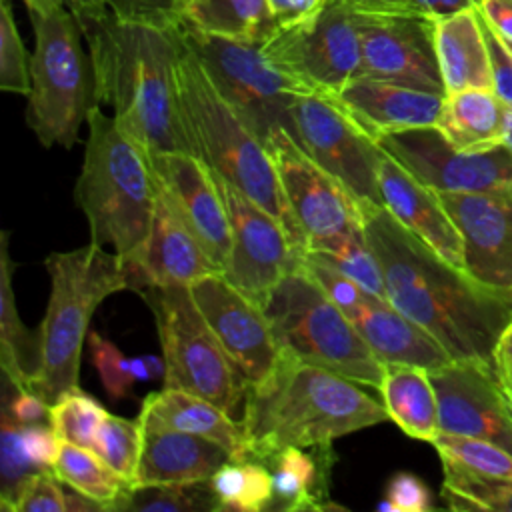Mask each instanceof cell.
<instances>
[{
	"label": "cell",
	"instance_id": "cell-48",
	"mask_svg": "<svg viewBox=\"0 0 512 512\" xmlns=\"http://www.w3.org/2000/svg\"><path fill=\"white\" fill-rule=\"evenodd\" d=\"M22 442L24 448L30 456V460L40 468V470H52V464L58 458L62 440L50 426V422L42 424H28L22 426Z\"/></svg>",
	"mask_w": 512,
	"mask_h": 512
},
{
	"label": "cell",
	"instance_id": "cell-10",
	"mask_svg": "<svg viewBox=\"0 0 512 512\" xmlns=\"http://www.w3.org/2000/svg\"><path fill=\"white\" fill-rule=\"evenodd\" d=\"M172 26L200 60L218 92L264 142L278 128L290 130L292 104L310 90L276 68L264 56L262 46L212 36L182 22Z\"/></svg>",
	"mask_w": 512,
	"mask_h": 512
},
{
	"label": "cell",
	"instance_id": "cell-49",
	"mask_svg": "<svg viewBox=\"0 0 512 512\" xmlns=\"http://www.w3.org/2000/svg\"><path fill=\"white\" fill-rule=\"evenodd\" d=\"M480 0H396L386 12L440 20L468 8H476Z\"/></svg>",
	"mask_w": 512,
	"mask_h": 512
},
{
	"label": "cell",
	"instance_id": "cell-18",
	"mask_svg": "<svg viewBox=\"0 0 512 512\" xmlns=\"http://www.w3.org/2000/svg\"><path fill=\"white\" fill-rule=\"evenodd\" d=\"M190 292L246 388L264 380L280 356V346L264 308L232 286L220 272L192 282Z\"/></svg>",
	"mask_w": 512,
	"mask_h": 512
},
{
	"label": "cell",
	"instance_id": "cell-1",
	"mask_svg": "<svg viewBox=\"0 0 512 512\" xmlns=\"http://www.w3.org/2000/svg\"><path fill=\"white\" fill-rule=\"evenodd\" d=\"M360 210L390 304L436 338L452 360L494 364L498 340L512 326V290L482 284L450 264L382 204L360 202Z\"/></svg>",
	"mask_w": 512,
	"mask_h": 512
},
{
	"label": "cell",
	"instance_id": "cell-32",
	"mask_svg": "<svg viewBox=\"0 0 512 512\" xmlns=\"http://www.w3.org/2000/svg\"><path fill=\"white\" fill-rule=\"evenodd\" d=\"M14 262L8 252V232L0 234V368L2 374L18 388L28 390L40 364L38 332H30L20 320L12 290Z\"/></svg>",
	"mask_w": 512,
	"mask_h": 512
},
{
	"label": "cell",
	"instance_id": "cell-5",
	"mask_svg": "<svg viewBox=\"0 0 512 512\" xmlns=\"http://www.w3.org/2000/svg\"><path fill=\"white\" fill-rule=\"evenodd\" d=\"M176 74L180 112L192 154L274 214L288 228L294 244L306 248V238L290 212L266 142L226 102L182 38Z\"/></svg>",
	"mask_w": 512,
	"mask_h": 512
},
{
	"label": "cell",
	"instance_id": "cell-24",
	"mask_svg": "<svg viewBox=\"0 0 512 512\" xmlns=\"http://www.w3.org/2000/svg\"><path fill=\"white\" fill-rule=\"evenodd\" d=\"M344 110L374 138L436 126L442 94L356 76L332 94Z\"/></svg>",
	"mask_w": 512,
	"mask_h": 512
},
{
	"label": "cell",
	"instance_id": "cell-44",
	"mask_svg": "<svg viewBox=\"0 0 512 512\" xmlns=\"http://www.w3.org/2000/svg\"><path fill=\"white\" fill-rule=\"evenodd\" d=\"M12 512H68L64 484L48 470H38L20 490Z\"/></svg>",
	"mask_w": 512,
	"mask_h": 512
},
{
	"label": "cell",
	"instance_id": "cell-35",
	"mask_svg": "<svg viewBox=\"0 0 512 512\" xmlns=\"http://www.w3.org/2000/svg\"><path fill=\"white\" fill-rule=\"evenodd\" d=\"M88 346L92 354V364L102 380L106 394L112 400L128 396L136 382L154 380L164 376V358L156 354H144L136 358H126L120 348L106 340L98 332L88 334Z\"/></svg>",
	"mask_w": 512,
	"mask_h": 512
},
{
	"label": "cell",
	"instance_id": "cell-12",
	"mask_svg": "<svg viewBox=\"0 0 512 512\" xmlns=\"http://www.w3.org/2000/svg\"><path fill=\"white\" fill-rule=\"evenodd\" d=\"M262 52L310 92L336 94L360 72L356 8L348 0H328L310 20L278 28Z\"/></svg>",
	"mask_w": 512,
	"mask_h": 512
},
{
	"label": "cell",
	"instance_id": "cell-25",
	"mask_svg": "<svg viewBox=\"0 0 512 512\" xmlns=\"http://www.w3.org/2000/svg\"><path fill=\"white\" fill-rule=\"evenodd\" d=\"M228 460V450L214 440L140 422V456L132 488L208 482Z\"/></svg>",
	"mask_w": 512,
	"mask_h": 512
},
{
	"label": "cell",
	"instance_id": "cell-45",
	"mask_svg": "<svg viewBox=\"0 0 512 512\" xmlns=\"http://www.w3.org/2000/svg\"><path fill=\"white\" fill-rule=\"evenodd\" d=\"M386 498L394 512H428L432 510V494L428 486L412 472H396L388 486Z\"/></svg>",
	"mask_w": 512,
	"mask_h": 512
},
{
	"label": "cell",
	"instance_id": "cell-55",
	"mask_svg": "<svg viewBox=\"0 0 512 512\" xmlns=\"http://www.w3.org/2000/svg\"><path fill=\"white\" fill-rule=\"evenodd\" d=\"M504 146L512 152V110L508 114V120H506V130H504Z\"/></svg>",
	"mask_w": 512,
	"mask_h": 512
},
{
	"label": "cell",
	"instance_id": "cell-47",
	"mask_svg": "<svg viewBox=\"0 0 512 512\" xmlns=\"http://www.w3.org/2000/svg\"><path fill=\"white\" fill-rule=\"evenodd\" d=\"M182 0H106L108 8L122 18H138L172 26Z\"/></svg>",
	"mask_w": 512,
	"mask_h": 512
},
{
	"label": "cell",
	"instance_id": "cell-2",
	"mask_svg": "<svg viewBox=\"0 0 512 512\" xmlns=\"http://www.w3.org/2000/svg\"><path fill=\"white\" fill-rule=\"evenodd\" d=\"M94 68L96 102L150 156L190 152L180 96V38L174 26L122 18L110 8L78 18Z\"/></svg>",
	"mask_w": 512,
	"mask_h": 512
},
{
	"label": "cell",
	"instance_id": "cell-31",
	"mask_svg": "<svg viewBox=\"0 0 512 512\" xmlns=\"http://www.w3.org/2000/svg\"><path fill=\"white\" fill-rule=\"evenodd\" d=\"M174 22L256 46H264L280 28L268 0H182Z\"/></svg>",
	"mask_w": 512,
	"mask_h": 512
},
{
	"label": "cell",
	"instance_id": "cell-28",
	"mask_svg": "<svg viewBox=\"0 0 512 512\" xmlns=\"http://www.w3.org/2000/svg\"><path fill=\"white\" fill-rule=\"evenodd\" d=\"M434 44L446 94L492 90V60L478 8L434 20Z\"/></svg>",
	"mask_w": 512,
	"mask_h": 512
},
{
	"label": "cell",
	"instance_id": "cell-30",
	"mask_svg": "<svg viewBox=\"0 0 512 512\" xmlns=\"http://www.w3.org/2000/svg\"><path fill=\"white\" fill-rule=\"evenodd\" d=\"M388 418L410 438L434 442L440 434L438 398L430 370L416 364H384L380 390Z\"/></svg>",
	"mask_w": 512,
	"mask_h": 512
},
{
	"label": "cell",
	"instance_id": "cell-53",
	"mask_svg": "<svg viewBox=\"0 0 512 512\" xmlns=\"http://www.w3.org/2000/svg\"><path fill=\"white\" fill-rule=\"evenodd\" d=\"M22 2H28V0H22ZM44 2H52V4L68 8L70 12L76 14V18L86 16V14H96V12H102L108 8L106 0H44Z\"/></svg>",
	"mask_w": 512,
	"mask_h": 512
},
{
	"label": "cell",
	"instance_id": "cell-17",
	"mask_svg": "<svg viewBox=\"0 0 512 512\" xmlns=\"http://www.w3.org/2000/svg\"><path fill=\"white\" fill-rule=\"evenodd\" d=\"M378 144L436 192L512 190V152L504 144L486 152H460L434 126L388 134Z\"/></svg>",
	"mask_w": 512,
	"mask_h": 512
},
{
	"label": "cell",
	"instance_id": "cell-9",
	"mask_svg": "<svg viewBox=\"0 0 512 512\" xmlns=\"http://www.w3.org/2000/svg\"><path fill=\"white\" fill-rule=\"evenodd\" d=\"M164 358V386L198 394L236 416L246 384L202 316L188 284L146 286Z\"/></svg>",
	"mask_w": 512,
	"mask_h": 512
},
{
	"label": "cell",
	"instance_id": "cell-16",
	"mask_svg": "<svg viewBox=\"0 0 512 512\" xmlns=\"http://www.w3.org/2000/svg\"><path fill=\"white\" fill-rule=\"evenodd\" d=\"M360 34L358 76L446 96L434 44V20L356 10Z\"/></svg>",
	"mask_w": 512,
	"mask_h": 512
},
{
	"label": "cell",
	"instance_id": "cell-41",
	"mask_svg": "<svg viewBox=\"0 0 512 512\" xmlns=\"http://www.w3.org/2000/svg\"><path fill=\"white\" fill-rule=\"evenodd\" d=\"M0 418V508L12 512L20 490L40 468L30 460L24 448L22 424H18L4 406L0 408Z\"/></svg>",
	"mask_w": 512,
	"mask_h": 512
},
{
	"label": "cell",
	"instance_id": "cell-3",
	"mask_svg": "<svg viewBox=\"0 0 512 512\" xmlns=\"http://www.w3.org/2000/svg\"><path fill=\"white\" fill-rule=\"evenodd\" d=\"M386 420L384 404L362 384L286 350L264 380L246 388L240 418L248 458L260 462L284 448L332 444Z\"/></svg>",
	"mask_w": 512,
	"mask_h": 512
},
{
	"label": "cell",
	"instance_id": "cell-51",
	"mask_svg": "<svg viewBox=\"0 0 512 512\" xmlns=\"http://www.w3.org/2000/svg\"><path fill=\"white\" fill-rule=\"evenodd\" d=\"M476 8L482 20L512 50V0H480Z\"/></svg>",
	"mask_w": 512,
	"mask_h": 512
},
{
	"label": "cell",
	"instance_id": "cell-54",
	"mask_svg": "<svg viewBox=\"0 0 512 512\" xmlns=\"http://www.w3.org/2000/svg\"><path fill=\"white\" fill-rule=\"evenodd\" d=\"M356 10L366 12H386L396 0H348Z\"/></svg>",
	"mask_w": 512,
	"mask_h": 512
},
{
	"label": "cell",
	"instance_id": "cell-20",
	"mask_svg": "<svg viewBox=\"0 0 512 512\" xmlns=\"http://www.w3.org/2000/svg\"><path fill=\"white\" fill-rule=\"evenodd\" d=\"M464 242V270L512 290V190L438 192Z\"/></svg>",
	"mask_w": 512,
	"mask_h": 512
},
{
	"label": "cell",
	"instance_id": "cell-11",
	"mask_svg": "<svg viewBox=\"0 0 512 512\" xmlns=\"http://www.w3.org/2000/svg\"><path fill=\"white\" fill-rule=\"evenodd\" d=\"M288 134L358 202L382 204L378 168L384 148L332 94H300L290 110Z\"/></svg>",
	"mask_w": 512,
	"mask_h": 512
},
{
	"label": "cell",
	"instance_id": "cell-15",
	"mask_svg": "<svg viewBox=\"0 0 512 512\" xmlns=\"http://www.w3.org/2000/svg\"><path fill=\"white\" fill-rule=\"evenodd\" d=\"M266 146L290 212L306 238V248L364 230L360 202L316 164L284 128L274 130Z\"/></svg>",
	"mask_w": 512,
	"mask_h": 512
},
{
	"label": "cell",
	"instance_id": "cell-26",
	"mask_svg": "<svg viewBox=\"0 0 512 512\" xmlns=\"http://www.w3.org/2000/svg\"><path fill=\"white\" fill-rule=\"evenodd\" d=\"M138 420L204 436L224 446L232 460H250L242 422L198 394L164 386L142 400Z\"/></svg>",
	"mask_w": 512,
	"mask_h": 512
},
{
	"label": "cell",
	"instance_id": "cell-39",
	"mask_svg": "<svg viewBox=\"0 0 512 512\" xmlns=\"http://www.w3.org/2000/svg\"><path fill=\"white\" fill-rule=\"evenodd\" d=\"M306 250H312L324 256L330 264H334L342 274L358 282L362 288H366L376 296L386 298L380 264L364 236V230L326 240Z\"/></svg>",
	"mask_w": 512,
	"mask_h": 512
},
{
	"label": "cell",
	"instance_id": "cell-14",
	"mask_svg": "<svg viewBox=\"0 0 512 512\" xmlns=\"http://www.w3.org/2000/svg\"><path fill=\"white\" fill-rule=\"evenodd\" d=\"M212 174L230 218L232 236L222 274L232 286L264 308L276 284L300 266L306 248L294 244L288 228L274 214L216 172Z\"/></svg>",
	"mask_w": 512,
	"mask_h": 512
},
{
	"label": "cell",
	"instance_id": "cell-6",
	"mask_svg": "<svg viewBox=\"0 0 512 512\" xmlns=\"http://www.w3.org/2000/svg\"><path fill=\"white\" fill-rule=\"evenodd\" d=\"M50 296L38 332L40 364L28 390L52 404L78 388L82 344L96 308L114 292L132 290L130 266L104 246L90 242L44 260Z\"/></svg>",
	"mask_w": 512,
	"mask_h": 512
},
{
	"label": "cell",
	"instance_id": "cell-4",
	"mask_svg": "<svg viewBox=\"0 0 512 512\" xmlns=\"http://www.w3.org/2000/svg\"><path fill=\"white\" fill-rule=\"evenodd\" d=\"M76 180V204L88 220L90 238L134 268L146 248L156 208V176L148 152L94 104Z\"/></svg>",
	"mask_w": 512,
	"mask_h": 512
},
{
	"label": "cell",
	"instance_id": "cell-56",
	"mask_svg": "<svg viewBox=\"0 0 512 512\" xmlns=\"http://www.w3.org/2000/svg\"><path fill=\"white\" fill-rule=\"evenodd\" d=\"M502 390H504V388H502ZM504 398H506V404H508V408H510V414H512V394L504 390Z\"/></svg>",
	"mask_w": 512,
	"mask_h": 512
},
{
	"label": "cell",
	"instance_id": "cell-22",
	"mask_svg": "<svg viewBox=\"0 0 512 512\" xmlns=\"http://www.w3.org/2000/svg\"><path fill=\"white\" fill-rule=\"evenodd\" d=\"M382 206L414 236L450 264L464 268L462 234L444 208L440 194L420 182L386 150L378 168Z\"/></svg>",
	"mask_w": 512,
	"mask_h": 512
},
{
	"label": "cell",
	"instance_id": "cell-36",
	"mask_svg": "<svg viewBox=\"0 0 512 512\" xmlns=\"http://www.w3.org/2000/svg\"><path fill=\"white\" fill-rule=\"evenodd\" d=\"M440 462L444 472L442 498L448 508L458 512H512V480L486 478L454 462Z\"/></svg>",
	"mask_w": 512,
	"mask_h": 512
},
{
	"label": "cell",
	"instance_id": "cell-27",
	"mask_svg": "<svg viewBox=\"0 0 512 512\" xmlns=\"http://www.w3.org/2000/svg\"><path fill=\"white\" fill-rule=\"evenodd\" d=\"M336 460L332 444L310 448L290 446L264 462L272 472V502L268 510L304 512V510H338L330 502L328 480Z\"/></svg>",
	"mask_w": 512,
	"mask_h": 512
},
{
	"label": "cell",
	"instance_id": "cell-42",
	"mask_svg": "<svg viewBox=\"0 0 512 512\" xmlns=\"http://www.w3.org/2000/svg\"><path fill=\"white\" fill-rule=\"evenodd\" d=\"M92 450L132 486L140 456L138 418L126 420L114 414H106L96 430Z\"/></svg>",
	"mask_w": 512,
	"mask_h": 512
},
{
	"label": "cell",
	"instance_id": "cell-29",
	"mask_svg": "<svg viewBox=\"0 0 512 512\" xmlns=\"http://www.w3.org/2000/svg\"><path fill=\"white\" fill-rule=\"evenodd\" d=\"M508 114L494 90L470 88L444 96L434 128L460 152H486L504 144Z\"/></svg>",
	"mask_w": 512,
	"mask_h": 512
},
{
	"label": "cell",
	"instance_id": "cell-21",
	"mask_svg": "<svg viewBox=\"0 0 512 512\" xmlns=\"http://www.w3.org/2000/svg\"><path fill=\"white\" fill-rule=\"evenodd\" d=\"M150 162L158 184L222 274L232 236L230 218L212 170L190 152H160L152 154Z\"/></svg>",
	"mask_w": 512,
	"mask_h": 512
},
{
	"label": "cell",
	"instance_id": "cell-23",
	"mask_svg": "<svg viewBox=\"0 0 512 512\" xmlns=\"http://www.w3.org/2000/svg\"><path fill=\"white\" fill-rule=\"evenodd\" d=\"M132 272V290L146 286L192 284L218 272L156 180V208L146 248Z\"/></svg>",
	"mask_w": 512,
	"mask_h": 512
},
{
	"label": "cell",
	"instance_id": "cell-19",
	"mask_svg": "<svg viewBox=\"0 0 512 512\" xmlns=\"http://www.w3.org/2000/svg\"><path fill=\"white\" fill-rule=\"evenodd\" d=\"M440 432L482 438L512 452V414L496 368L482 360H452L430 370Z\"/></svg>",
	"mask_w": 512,
	"mask_h": 512
},
{
	"label": "cell",
	"instance_id": "cell-13",
	"mask_svg": "<svg viewBox=\"0 0 512 512\" xmlns=\"http://www.w3.org/2000/svg\"><path fill=\"white\" fill-rule=\"evenodd\" d=\"M300 266L342 308L382 364H416L436 370L452 362L444 346L392 306L388 298L368 292L324 256L304 250Z\"/></svg>",
	"mask_w": 512,
	"mask_h": 512
},
{
	"label": "cell",
	"instance_id": "cell-8",
	"mask_svg": "<svg viewBox=\"0 0 512 512\" xmlns=\"http://www.w3.org/2000/svg\"><path fill=\"white\" fill-rule=\"evenodd\" d=\"M264 312L280 350L380 390L384 364L342 308L302 266L276 284Z\"/></svg>",
	"mask_w": 512,
	"mask_h": 512
},
{
	"label": "cell",
	"instance_id": "cell-46",
	"mask_svg": "<svg viewBox=\"0 0 512 512\" xmlns=\"http://www.w3.org/2000/svg\"><path fill=\"white\" fill-rule=\"evenodd\" d=\"M482 28H484V36H486V44L492 60V90L512 110V50L494 34V30L484 20H482Z\"/></svg>",
	"mask_w": 512,
	"mask_h": 512
},
{
	"label": "cell",
	"instance_id": "cell-50",
	"mask_svg": "<svg viewBox=\"0 0 512 512\" xmlns=\"http://www.w3.org/2000/svg\"><path fill=\"white\" fill-rule=\"evenodd\" d=\"M280 28L296 26L316 16L328 0H268Z\"/></svg>",
	"mask_w": 512,
	"mask_h": 512
},
{
	"label": "cell",
	"instance_id": "cell-7",
	"mask_svg": "<svg viewBox=\"0 0 512 512\" xmlns=\"http://www.w3.org/2000/svg\"><path fill=\"white\" fill-rule=\"evenodd\" d=\"M32 30L26 122L44 148H72L96 102L94 68L82 26L64 6L24 2Z\"/></svg>",
	"mask_w": 512,
	"mask_h": 512
},
{
	"label": "cell",
	"instance_id": "cell-33",
	"mask_svg": "<svg viewBox=\"0 0 512 512\" xmlns=\"http://www.w3.org/2000/svg\"><path fill=\"white\" fill-rule=\"evenodd\" d=\"M52 472L64 486L102 504L104 510H118L122 498L132 488L94 450L70 442H62Z\"/></svg>",
	"mask_w": 512,
	"mask_h": 512
},
{
	"label": "cell",
	"instance_id": "cell-34",
	"mask_svg": "<svg viewBox=\"0 0 512 512\" xmlns=\"http://www.w3.org/2000/svg\"><path fill=\"white\" fill-rule=\"evenodd\" d=\"M220 510L262 512L272 502V472L260 460H228L208 480Z\"/></svg>",
	"mask_w": 512,
	"mask_h": 512
},
{
	"label": "cell",
	"instance_id": "cell-40",
	"mask_svg": "<svg viewBox=\"0 0 512 512\" xmlns=\"http://www.w3.org/2000/svg\"><path fill=\"white\" fill-rule=\"evenodd\" d=\"M108 412L80 386L58 396L48 410V422L62 442L92 450L94 436Z\"/></svg>",
	"mask_w": 512,
	"mask_h": 512
},
{
	"label": "cell",
	"instance_id": "cell-43",
	"mask_svg": "<svg viewBox=\"0 0 512 512\" xmlns=\"http://www.w3.org/2000/svg\"><path fill=\"white\" fill-rule=\"evenodd\" d=\"M0 88L22 96L30 92V56L8 0H0Z\"/></svg>",
	"mask_w": 512,
	"mask_h": 512
},
{
	"label": "cell",
	"instance_id": "cell-52",
	"mask_svg": "<svg viewBox=\"0 0 512 512\" xmlns=\"http://www.w3.org/2000/svg\"><path fill=\"white\" fill-rule=\"evenodd\" d=\"M494 368L500 386L512 394V326H508L498 340L494 350Z\"/></svg>",
	"mask_w": 512,
	"mask_h": 512
},
{
	"label": "cell",
	"instance_id": "cell-38",
	"mask_svg": "<svg viewBox=\"0 0 512 512\" xmlns=\"http://www.w3.org/2000/svg\"><path fill=\"white\" fill-rule=\"evenodd\" d=\"M432 446L440 460L454 462L478 476L512 480V452L494 442L440 432Z\"/></svg>",
	"mask_w": 512,
	"mask_h": 512
},
{
	"label": "cell",
	"instance_id": "cell-37",
	"mask_svg": "<svg viewBox=\"0 0 512 512\" xmlns=\"http://www.w3.org/2000/svg\"><path fill=\"white\" fill-rule=\"evenodd\" d=\"M124 512H216L220 504L210 482L134 486L122 498Z\"/></svg>",
	"mask_w": 512,
	"mask_h": 512
}]
</instances>
